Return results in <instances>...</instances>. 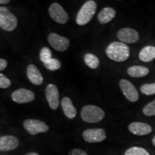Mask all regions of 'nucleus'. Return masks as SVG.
Returning <instances> with one entry per match:
<instances>
[{
    "label": "nucleus",
    "instance_id": "nucleus-18",
    "mask_svg": "<svg viewBox=\"0 0 155 155\" xmlns=\"http://www.w3.org/2000/svg\"><path fill=\"white\" fill-rule=\"evenodd\" d=\"M139 58L140 61L148 63L155 59V47L152 45L143 48L139 52Z\"/></svg>",
    "mask_w": 155,
    "mask_h": 155
},
{
    "label": "nucleus",
    "instance_id": "nucleus-1",
    "mask_svg": "<svg viewBox=\"0 0 155 155\" xmlns=\"http://www.w3.org/2000/svg\"><path fill=\"white\" fill-rule=\"evenodd\" d=\"M106 54L112 61L124 62L129 58L130 49L127 44L121 42H113L107 46Z\"/></svg>",
    "mask_w": 155,
    "mask_h": 155
},
{
    "label": "nucleus",
    "instance_id": "nucleus-2",
    "mask_svg": "<svg viewBox=\"0 0 155 155\" xmlns=\"http://www.w3.org/2000/svg\"><path fill=\"white\" fill-rule=\"evenodd\" d=\"M81 117L86 123H98L105 117V112L98 106L87 105L81 109Z\"/></svg>",
    "mask_w": 155,
    "mask_h": 155
},
{
    "label": "nucleus",
    "instance_id": "nucleus-22",
    "mask_svg": "<svg viewBox=\"0 0 155 155\" xmlns=\"http://www.w3.org/2000/svg\"><path fill=\"white\" fill-rule=\"evenodd\" d=\"M124 155H150L145 149L142 147H133L128 149L124 153Z\"/></svg>",
    "mask_w": 155,
    "mask_h": 155
},
{
    "label": "nucleus",
    "instance_id": "nucleus-16",
    "mask_svg": "<svg viewBox=\"0 0 155 155\" xmlns=\"http://www.w3.org/2000/svg\"><path fill=\"white\" fill-rule=\"evenodd\" d=\"M62 109L65 116L70 119H73L77 115V110L73 104L72 101L68 97H64L61 101Z\"/></svg>",
    "mask_w": 155,
    "mask_h": 155
},
{
    "label": "nucleus",
    "instance_id": "nucleus-31",
    "mask_svg": "<svg viewBox=\"0 0 155 155\" xmlns=\"http://www.w3.org/2000/svg\"><path fill=\"white\" fill-rule=\"evenodd\" d=\"M152 144L155 147V136L154 137H153V139H152Z\"/></svg>",
    "mask_w": 155,
    "mask_h": 155
},
{
    "label": "nucleus",
    "instance_id": "nucleus-12",
    "mask_svg": "<svg viewBox=\"0 0 155 155\" xmlns=\"http://www.w3.org/2000/svg\"><path fill=\"white\" fill-rule=\"evenodd\" d=\"M117 38L123 43H135L139 40V34L131 28H122L117 32Z\"/></svg>",
    "mask_w": 155,
    "mask_h": 155
},
{
    "label": "nucleus",
    "instance_id": "nucleus-26",
    "mask_svg": "<svg viewBox=\"0 0 155 155\" xmlns=\"http://www.w3.org/2000/svg\"><path fill=\"white\" fill-rule=\"evenodd\" d=\"M11 81L8 78L2 73H0V88L5 89L9 88L11 86Z\"/></svg>",
    "mask_w": 155,
    "mask_h": 155
},
{
    "label": "nucleus",
    "instance_id": "nucleus-29",
    "mask_svg": "<svg viewBox=\"0 0 155 155\" xmlns=\"http://www.w3.org/2000/svg\"><path fill=\"white\" fill-rule=\"evenodd\" d=\"M10 2L9 0H0V4L1 5H7V4H9Z\"/></svg>",
    "mask_w": 155,
    "mask_h": 155
},
{
    "label": "nucleus",
    "instance_id": "nucleus-25",
    "mask_svg": "<svg viewBox=\"0 0 155 155\" xmlns=\"http://www.w3.org/2000/svg\"><path fill=\"white\" fill-rule=\"evenodd\" d=\"M143 113L145 116H155V100L147 104L143 108Z\"/></svg>",
    "mask_w": 155,
    "mask_h": 155
},
{
    "label": "nucleus",
    "instance_id": "nucleus-14",
    "mask_svg": "<svg viewBox=\"0 0 155 155\" xmlns=\"http://www.w3.org/2000/svg\"><path fill=\"white\" fill-rule=\"evenodd\" d=\"M129 131L133 134L137 136H145L152 132V128L150 124L143 122H133L128 127Z\"/></svg>",
    "mask_w": 155,
    "mask_h": 155
},
{
    "label": "nucleus",
    "instance_id": "nucleus-11",
    "mask_svg": "<svg viewBox=\"0 0 155 155\" xmlns=\"http://www.w3.org/2000/svg\"><path fill=\"white\" fill-rule=\"evenodd\" d=\"M83 138L86 142H101L106 138V131L103 129H88L83 131Z\"/></svg>",
    "mask_w": 155,
    "mask_h": 155
},
{
    "label": "nucleus",
    "instance_id": "nucleus-6",
    "mask_svg": "<svg viewBox=\"0 0 155 155\" xmlns=\"http://www.w3.org/2000/svg\"><path fill=\"white\" fill-rule=\"evenodd\" d=\"M48 12L50 17L58 24H65L68 21V15L60 4H52L49 7Z\"/></svg>",
    "mask_w": 155,
    "mask_h": 155
},
{
    "label": "nucleus",
    "instance_id": "nucleus-23",
    "mask_svg": "<svg viewBox=\"0 0 155 155\" xmlns=\"http://www.w3.org/2000/svg\"><path fill=\"white\" fill-rule=\"evenodd\" d=\"M141 92L147 96L155 94V83H147L141 86Z\"/></svg>",
    "mask_w": 155,
    "mask_h": 155
},
{
    "label": "nucleus",
    "instance_id": "nucleus-24",
    "mask_svg": "<svg viewBox=\"0 0 155 155\" xmlns=\"http://www.w3.org/2000/svg\"><path fill=\"white\" fill-rule=\"evenodd\" d=\"M52 58V52L48 47L42 48L40 53V59L42 63H45Z\"/></svg>",
    "mask_w": 155,
    "mask_h": 155
},
{
    "label": "nucleus",
    "instance_id": "nucleus-5",
    "mask_svg": "<svg viewBox=\"0 0 155 155\" xmlns=\"http://www.w3.org/2000/svg\"><path fill=\"white\" fill-rule=\"evenodd\" d=\"M23 126L31 135H36L40 133H45L49 130V127L45 122L37 119H27L23 123Z\"/></svg>",
    "mask_w": 155,
    "mask_h": 155
},
{
    "label": "nucleus",
    "instance_id": "nucleus-7",
    "mask_svg": "<svg viewBox=\"0 0 155 155\" xmlns=\"http://www.w3.org/2000/svg\"><path fill=\"white\" fill-rule=\"evenodd\" d=\"M48 42L57 51H65L70 45V40L65 37L52 32L48 37Z\"/></svg>",
    "mask_w": 155,
    "mask_h": 155
},
{
    "label": "nucleus",
    "instance_id": "nucleus-10",
    "mask_svg": "<svg viewBox=\"0 0 155 155\" xmlns=\"http://www.w3.org/2000/svg\"><path fill=\"white\" fill-rule=\"evenodd\" d=\"M11 98L13 101L17 104H27L34 101L35 98V94L28 89L19 88L12 92Z\"/></svg>",
    "mask_w": 155,
    "mask_h": 155
},
{
    "label": "nucleus",
    "instance_id": "nucleus-8",
    "mask_svg": "<svg viewBox=\"0 0 155 155\" xmlns=\"http://www.w3.org/2000/svg\"><path fill=\"white\" fill-rule=\"evenodd\" d=\"M119 87L127 100L131 102H136L138 101V91L130 81L126 79H121L119 81Z\"/></svg>",
    "mask_w": 155,
    "mask_h": 155
},
{
    "label": "nucleus",
    "instance_id": "nucleus-4",
    "mask_svg": "<svg viewBox=\"0 0 155 155\" xmlns=\"http://www.w3.org/2000/svg\"><path fill=\"white\" fill-rule=\"evenodd\" d=\"M17 19L7 7H0V28L2 30L12 32L17 27Z\"/></svg>",
    "mask_w": 155,
    "mask_h": 155
},
{
    "label": "nucleus",
    "instance_id": "nucleus-17",
    "mask_svg": "<svg viewBox=\"0 0 155 155\" xmlns=\"http://www.w3.org/2000/svg\"><path fill=\"white\" fill-rule=\"evenodd\" d=\"M116 10L111 7H105L98 15V20L101 24H107L116 17Z\"/></svg>",
    "mask_w": 155,
    "mask_h": 155
},
{
    "label": "nucleus",
    "instance_id": "nucleus-15",
    "mask_svg": "<svg viewBox=\"0 0 155 155\" xmlns=\"http://www.w3.org/2000/svg\"><path fill=\"white\" fill-rule=\"evenodd\" d=\"M27 75L32 83L39 86L43 83V77L38 68L33 64H30L27 68Z\"/></svg>",
    "mask_w": 155,
    "mask_h": 155
},
{
    "label": "nucleus",
    "instance_id": "nucleus-19",
    "mask_svg": "<svg viewBox=\"0 0 155 155\" xmlns=\"http://www.w3.org/2000/svg\"><path fill=\"white\" fill-rule=\"evenodd\" d=\"M127 73L132 78H142L150 73V70L141 65H134L127 69Z\"/></svg>",
    "mask_w": 155,
    "mask_h": 155
},
{
    "label": "nucleus",
    "instance_id": "nucleus-27",
    "mask_svg": "<svg viewBox=\"0 0 155 155\" xmlns=\"http://www.w3.org/2000/svg\"><path fill=\"white\" fill-rule=\"evenodd\" d=\"M68 155H88V154L80 149H73L69 152Z\"/></svg>",
    "mask_w": 155,
    "mask_h": 155
},
{
    "label": "nucleus",
    "instance_id": "nucleus-3",
    "mask_svg": "<svg viewBox=\"0 0 155 155\" xmlns=\"http://www.w3.org/2000/svg\"><path fill=\"white\" fill-rule=\"evenodd\" d=\"M97 4L94 0H88L83 4L76 16V23L78 25L83 26L91 20L96 14Z\"/></svg>",
    "mask_w": 155,
    "mask_h": 155
},
{
    "label": "nucleus",
    "instance_id": "nucleus-28",
    "mask_svg": "<svg viewBox=\"0 0 155 155\" xmlns=\"http://www.w3.org/2000/svg\"><path fill=\"white\" fill-rule=\"evenodd\" d=\"M7 61L2 58H0V71H4L7 66Z\"/></svg>",
    "mask_w": 155,
    "mask_h": 155
},
{
    "label": "nucleus",
    "instance_id": "nucleus-30",
    "mask_svg": "<svg viewBox=\"0 0 155 155\" xmlns=\"http://www.w3.org/2000/svg\"><path fill=\"white\" fill-rule=\"evenodd\" d=\"M25 155H40L38 153L35 152H29L28 154H26Z\"/></svg>",
    "mask_w": 155,
    "mask_h": 155
},
{
    "label": "nucleus",
    "instance_id": "nucleus-21",
    "mask_svg": "<svg viewBox=\"0 0 155 155\" xmlns=\"http://www.w3.org/2000/svg\"><path fill=\"white\" fill-rule=\"evenodd\" d=\"M44 66L49 71H55L61 68V63L58 59L51 58L49 61L44 63Z\"/></svg>",
    "mask_w": 155,
    "mask_h": 155
},
{
    "label": "nucleus",
    "instance_id": "nucleus-13",
    "mask_svg": "<svg viewBox=\"0 0 155 155\" xmlns=\"http://www.w3.org/2000/svg\"><path fill=\"white\" fill-rule=\"evenodd\" d=\"M19 144V139L15 136H3L0 137V151L9 152L15 150L18 147Z\"/></svg>",
    "mask_w": 155,
    "mask_h": 155
},
{
    "label": "nucleus",
    "instance_id": "nucleus-9",
    "mask_svg": "<svg viewBox=\"0 0 155 155\" xmlns=\"http://www.w3.org/2000/svg\"><path fill=\"white\" fill-rule=\"evenodd\" d=\"M45 96L50 108L53 110L57 109L60 105V94L55 84L48 85L45 88Z\"/></svg>",
    "mask_w": 155,
    "mask_h": 155
},
{
    "label": "nucleus",
    "instance_id": "nucleus-20",
    "mask_svg": "<svg viewBox=\"0 0 155 155\" xmlns=\"http://www.w3.org/2000/svg\"><path fill=\"white\" fill-rule=\"evenodd\" d=\"M84 62L91 69H96L100 65L99 58L92 53H87L85 55Z\"/></svg>",
    "mask_w": 155,
    "mask_h": 155
}]
</instances>
